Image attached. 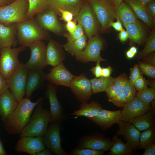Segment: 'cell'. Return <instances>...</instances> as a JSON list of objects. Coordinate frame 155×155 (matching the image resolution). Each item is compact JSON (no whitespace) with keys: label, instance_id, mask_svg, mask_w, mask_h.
I'll return each instance as SVG.
<instances>
[{"label":"cell","instance_id":"6da1fadb","mask_svg":"<svg viewBox=\"0 0 155 155\" xmlns=\"http://www.w3.org/2000/svg\"><path fill=\"white\" fill-rule=\"evenodd\" d=\"M43 99L40 97L36 102H32L30 99L25 98L19 101L16 108L4 123L6 131L10 134H20L29 121L35 107Z\"/></svg>","mask_w":155,"mask_h":155},{"label":"cell","instance_id":"7a4b0ae2","mask_svg":"<svg viewBox=\"0 0 155 155\" xmlns=\"http://www.w3.org/2000/svg\"><path fill=\"white\" fill-rule=\"evenodd\" d=\"M16 24L17 41L21 46L29 47L35 42L50 38L48 32L40 26L34 17Z\"/></svg>","mask_w":155,"mask_h":155},{"label":"cell","instance_id":"3957f363","mask_svg":"<svg viewBox=\"0 0 155 155\" xmlns=\"http://www.w3.org/2000/svg\"><path fill=\"white\" fill-rule=\"evenodd\" d=\"M42 101L35 107L29 121L20 134V138L25 136L42 137L45 133L51 122V115L50 111L43 108Z\"/></svg>","mask_w":155,"mask_h":155},{"label":"cell","instance_id":"277c9868","mask_svg":"<svg viewBox=\"0 0 155 155\" xmlns=\"http://www.w3.org/2000/svg\"><path fill=\"white\" fill-rule=\"evenodd\" d=\"M28 8V0H15L0 7V23L16 24L27 20Z\"/></svg>","mask_w":155,"mask_h":155},{"label":"cell","instance_id":"5b68a950","mask_svg":"<svg viewBox=\"0 0 155 155\" xmlns=\"http://www.w3.org/2000/svg\"><path fill=\"white\" fill-rule=\"evenodd\" d=\"M26 48L21 46L18 48L9 46L0 49V73L6 81L21 63L18 56Z\"/></svg>","mask_w":155,"mask_h":155},{"label":"cell","instance_id":"8992f818","mask_svg":"<svg viewBox=\"0 0 155 155\" xmlns=\"http://www.w3.org/2000/svg\"><path fill=\"white\" fill-rule=\"evenodd\" d=\"M77 19L89 39L97 35L99 30L98 21L88 2L86 0L82 6Z\"/></svg>","mask_w":155,"mask_h":155},{"label":"cell","instance_id":"52a82bcc","mask_svg":"<svg viewBox=\"0 0 155 155\" xmlns=\"http://www.w3.org/2000/svg\"><path fill=\"white\" fill-rule=\"evenodd\" d=\"M29 70L21 63L7 81L9 90L19 102L25 94L26 87Z\"/></svg>","mask_w":155,"mask_h":155},{"label":"cell","instance_id":"ba28073f","mask_svg":"<svg viewBox=\"0 0 155 155\" xmlns=\"http://www.w3.org/2000/svg\"><path fill=\"white\" fill-rule=\"evenodd\" d=\"M92 8L102 31L106 32L110 28V24L116 19V11L104 0H86Z\"/></svg>","mask_w":155,"mask_h":155},{"label":"cell","instance_id":"9c48e42d","mask_svg":"<svg viewBox=\"0 0 155 155\" xmlns=\"http://www.w3.org/2000/svg\"><path fill=\"white\" fill-rule=\"evenodd\" d=\"M103 47V42L100 37L98 35L94 36L89 39L86 47L75 55V59L83 63L105 61L106 60L100 55V51Z\"/></svg>","mask_w":155,"mask_h":155},{"label":"cell","instance_id":"30bf717a","mask_svg":"<svg viewBox=\"0 0 155 155\" xmlns=\"http://www.w3.org/2000/svg\"><path fill=\"white\" fill-rule=\"evenodd\" d=\"M46 47L43 40L35 42L28 47L30 51V56L28 61L24 64L28 70L42 69L46 64Z\"/></svg>","mask_w":155,"mask_h":155},{"label":"cell","instance_id":"8fae6325","mask_svg":"<svg viewBox=\"0 0 155 155\" xmlns=\"http://www.w3.org/2000/svg\"><path fill=\"white\" fill-rule=\"evenodd\" d=\"M51 122L42 137L43 142L48 149L56 154L66 155L67 153L61 146L59 123Z\"/></svg>","mask_w":155,"mask_h":155},{"label":"cell","instance_id":"7c38bea8","mask_svg":"<svg viewBox=\"0 0 155 155\" xmlns=\"http://www.w3.org/2000/svg\"><path fill=\"white\" fill-rule=\"evenodd\" d=\"M70 88L77 100L82 103L87 102L93 94L91 82L84 73L75 76Z\"/></svg>","mask_w":155,"mask_h":155},{"label":"cell","instance_id":"4fadbf2b","mask_svg":"<svg viewBox=\"0 0 155 155\" xmlns=\"http://www.w3.org/2000/svg\"><path fill=\"white\" fill-rule=\"evenodd\" d=\"M36 16L35 18L37 22L44 30L56 34L63 32V27L58 20L57 15L53 11L47 9Z\"/></svg>","mask_w":155,"mask_h":155},{"label":"cell","instance_id":"5bb4252c","mask_svg":"<svg viewBox=\"0 0 155 155\" xmlns=\"http://www.w3.org/2000/svg\"><path fill=\"white\" fill-rule=\"evenodd\" d=\"M150 110V103L144 102L134 97L121 111L122 121L125 122L146 113Z\"/></svg>","mask_w":155,"mask_h":155},{"label":"cell","instance_id":"9a60e30c","mask_svg":"<svg viewBox=\"0 0 155 155\" xmlns=\"http://www.w3.org/2000/svg\"><path fill=\"white\" fill-rule=\"evenodd\" d=\"M75 75L65 67L63 62L53 67L46 75V80L55 85H62L70 87Z\"/></svg>","mask_w":155,"mask_h":155},{"label":"cell","instance_id":"2e32d148","mask_svg":"<svg viewBox=\"0 0 155 155\" xmlns=\"http://www.w3.org/2000/svg\"><path fill=\"white\" fill-rule=\"evenodd\" d=\"M44 148L42 137L25 136L20 138L16 145L15 150L18 153L36 155Z\"/></svg>","mask_w":155,"mask_h":155},{"label":"cell","instance_id":"e0dca14e","mask_svg":"<svg viewBox=\"0 0 155 155\" xmlns=\"http://www.w3.org/2000/svg\"><path fill=\"white\" fill-rule=\"evenodd\" d=\"M89 119L104 130L111 128L113 124H118L122 121L121 110L112 111L103 109L96 116Z\"/></svg>","mask_w":155,"mask_h":155},{"label":"cell","instance_id":"ac0fdd59","mask_svg":"<svg viewBox=\"0 0 155 155\" xmlns=\"http://www.w3.org/2000/svg\"><path fill=\"white\" fill-rule=\"evenodd\" d=\"M57 88L50 83L46 85V95L50 104L51 122L59 123L63 119L62 106L57 97Z\"/></svg>","mask_w":155,"mask_h":155},{"label":"cell","instance_id":"d6986e66","mask_svg":"<svg viewBox=\"0 0 155 155\" xmlns=\"http://www.w3.org/2000/svg\"><path fill=\"white\" fill-rule=\"evenodd\" d=\"M113 142V140L102 136L90 135L82 138L80 141L78 148H89L105 151L109 150Z\"/></svg>","mask_w":155,"mask_h":155},{"label":"cell","instance_id":"ffe728a7","mask_svg":"<svg viewBox=\"0 0 155 155\" xmlns=\"http://www.w3.org/2000/svg\"><path fill=\"white\" fill-rule=\"evenodd\" d=\"M86 0H47L48 8L57 16L58 10L61 9L69 11L76 18L80 9Z\"/></svg>","mask_w":155,"mask_h":155},{"label":"cell","instance_id":"44dd1931","mask_svg":"<svg viewBox=\"0 0 155 155\" xmlns=\"http://www.w3.org/2000/svg\"><path fill=\"white\" fill-rule=\"evenodd\" d=\"M46 74L42 69L29 70L26 82L25 98L30 99L33 93L44 84Z\"/></svg>","mask_w":155,"mask_h":155},{"label":"cell","instance_id":"7402d4cb","mask_svg":"<svg viewBox=\"0 0 155 155\" xmlns=\"http://www.w3.org/2000/svg\"><path fill=\"white\" fill-rule=\"evenodd\" d=\"M118 125L119 130L117 132V135H121L126 140L127 143L133 149L137 148L139 144L140 132L133 124L128 122L122 121Z\"/></svg>","mask_w":155,"mask_h":155},{"label":"cell","instance_id":"603a6c76","mask_svg":"<svg viewBox=\"0 0 155 155\" xmlns=\"http://www.w3.org/2000/svg\"><path fill=\"white\" fill-rule=\"evenodd\" d=\"M18 102L8 89L0 95V117L4 123L17 106Z\"/></svg>","mask_w":155,"mask_h":155},{"label":"cell","instance_id":"cb8c5ba5","mask_svg":"<svg viewBox=\"0 0 155 155\" xmlns=\"http://www.w3.org/2000/svg\"><path fill=\"white\" fill-rule=\"evenodd\" d=\"M46 64L53 67L65 60V56L61 46L50 38L46 47Z\"/></svg>","mask_w":155,"mask_h":155},{"label":"cell","instance_id":"d4e9b609","mask_svg":"<svg viewBox=\"0 0 155 155\" xmlns=\"http://www.w3.org/2000/svg\"><path fill=\"white\" fill-rule=\"evenodd\" d=\"M16 34V23H0V49L6 47L15 46L18 42L15 38Z\"/></svg>","mask_w":155,"mask_h":155},{"label":"cell","instance_id":"484cf974","mask_svg":"<svg viewBox=\"0 0 155 155\" xmlns=\"http://www.w3.org/2000/svg\"><path fill=\"white\" fill-rule=\"evenodd\" d=\"M123 26L128 33L129 38L133 41L141 44L146 40V31L139 21Z\"/></svg>","mask_w":155,"mask_h":155},{"label":"cell","instance_id":"4316f807","mask_svg":"<svg viewBox=\"0 0 155 155\" xmlns=\"http://www.w3.org/2000/svg\"><path fill=\"white\" fill-rule=\"evenodd\" d=\"M131 8L136 16L144 22L148 27H154L155 20L147 12L144 7L134 0H123Z\"/></svg>","mask_w":155,"mask_h":155},{"label":"cell","instance_id":"83f0119b","mask_svg":"<svg viewBox=\"0 0 155 155\" xmlns=\"http://www.w3.org/2000/svg\"><path fill=\"white\" fill-rule=\"evenodd\" d=\"M155 113L150 110L143 115L129 120L128 122L133 124L140 131L154 127Z\"/></svg>","mask_w":155,"mask_h":155},{"label":"cell","instance_id":"f1b7e54d","mask_svg":"<svg viewBox=\"0 0 155 155\" xmlns=\"http://www.w3.org/2000/svg\"><path fill=\"white\" fill-rule=\"evenodd\" d=\"M116 19H118L123 25L137 22V17L130 7L123 2L116 12Z\"/></svg>","mask_w":155,"mask_h":155},{"label":"cell","instance_id":"f546056e","mask_svg":"<svg viewBox=\"0 0 155 155\" xmlns=\"http://www.w3.org/2000/svg\"><path fill=\"white\" fill-rule=\"evenodd\" d=\"M102 109L100 104L97 102L92 101L89 103H82L80 108L75 111L72 115L91 118L96 116Z\"/></svg>","mask_w":155,"mask_h":155},{"label":"cell","instance_id":"4dcf8cb0","mask_svg":"<svg viewBox=\"0 0 155 155\" xmlns=\"http://www.w3.org/2000/svg\"><path fill=\"white\" fill-rule=\"evenodd\" d=\"M113 140L114 142L109 149L108 155H130L133 154V149L127 143L123 142L120 139L115 136Z\"/></svg>","mask_w":155,"mask_h":155},{"label":"cell","instance_id":"1f68e13d","mask_svg":"<svg viewBox=\"0 0 155 155\" xmlns=\"http://www.w3.org/2000/svg\"><path fill=\"white\" fill-rule=\"evenodd\" d=\"M114 79L115 78L110 76L108 77L101 76L90 79L93 94L106 92L109 86L114 82Z\"/></svg>","mask_w":155,"mask_h":155},{"label":"cell","instance_id":"d6a6232c","mask_svg":"<svg viewBox=\"0 0 155 155\" xmlns=\"http://www.w3.org/2000/svg\"><path fill=\"white\" fill-rule=\"evenodd\" d=\"M87 43L86 37L84 34L80 38L71 42H67L62 46L71 55L75 56L85 48Z\"/></svg>","mask_w":155,"mask_h":155},{"label":"cell","instance_id":"836d02e7","mask_svg":"<svg viewBox=\"0 0 155 155\" xmlns=\"http://www.w3.org/2000/svg\"><path fill=\"white\" fill-rule=\"evenodd\" d=\"M29 8L27 15L28 20L32 19L38 13L48 8L47 0H28Z\"/></svg>","mask_w":155,"mask_h":155},{"label":"cell","instance_id":"e575fe53","mask_svg":"<svg viewBox=\"0 0 155 155\" xmlns=\"http://www.w3.org/2000/svg\"><path fill=\"white\" fill-rule=\"evenodd\" d=\"M155 142V128H150L140 134L139 144L137 147L139 149H144L147 146L154 143Z\"/></svg>","mask_w":155,"mask_h":155},{"label":"cell","instance_id":"d590c367","mask_svg":"<svg viewBox=\"0 0 155 155\" xmlns=\"http://www.w3.org/2000/svg\"><path fill=\"white\" fill-rule=\"evenodd\" d=\"M155 50V32L153 30L146 39L145 47L139 54L137 57L139 58H144Z\"/></svg>","mask_w":155,"mask_h":155},{"label":"cell","instance_id":"8d00e7d4","mask_svg":"<svg viewBox=\"0 0 155 155\" xmlns=\"http://www.w3.org/2000/svg\"><path fill=\"white\" fill-rule=\"evenodd\" d=\"M136 97L142 101L150 103L155 98V89L153 88H147L138 91Z\"/></svg>","mask_w":155,"mask_h":155},{"label":"cell","instance_id":"74e56055","mask_svg":"<svg viewBox=\"0 0 155 155\" xmlns=\"http://www.w3.org/2000/svg\"><path fill=\"white\" fill-rule=\"evenodd\" d=\"M104 152L89 148H77L73 150L71 154L73 155H102L104 154Z\"/></svg>","mask_w":155,"mask_h":155},{"label":"cell","instance_id":"f35d334b","mask_svg":"<svg viewBox=\"0 0 155 155\" xmlns=\"http://www.w3.org/2000/svg\"><path fill=\"white\" fill-rule=\"evenodd\" d=\"M108 101L120 107H123L128 102L123 91H120L116 95L108 99Z\"/></svg>","mask_w":155,"mask_h":155},{"label":"cell","instance_id":"ab89813d","mask_svg":"<svg viewBox=\"0 0 155 155\" xmlns=\"http://www.w3.org/2000/svg\"><path fill=\"white\" fill-rule=\"evenodd\" d=\"M139 67L142 71L146 75L152 78H155V67L153 65L141 62Z\"/></svg>","mask_w":155,"mask_h":155},{"label":"cell","instance_id":"60d3db41","mask_svg":"<svg viewBox=\"0 0 155 155\" xmlns=\"http://www.w3.org/2000/svg\"><path fill=\"white\" fill-rule=\"evenodd\" d=\"M83 29L78 22L76 29L72 34H66L64 36L67 38L68 42H71L81 37L84 34Z\"/></svg>","mask_w":155,"mask_h":155},{"label":"cell","instance_id":"b9f144b4","mask_svg":"<svg viewBox=\"0 0 155 155\" xmlns=\"http://www.w3.org/2000/svg\"><path fill=\"white\" fill-rule=\"evenodd\" d=\"M127 102L130 101L134 97L136 94L135 89L129 80L123 91Z\"/></svg>","mask_w":155,"mask_h":155},{"label":"cell","instance_id":"7bdbcfd3","mask_svg":"<svg viewBox=\"0 0 155 155\" xmlns=\"http://www.w3.org/2000/svg\"><path fill=\"white\" fill-rule=\"evenodd\" d=\"M129 80L125 73L115 78L114 83L120 91H123Z\"/></svg>","mask_w":155,"mask_h":155},{"label":"cell","instance_id":"ee69618b","mask_svg":"<svg viewBox=\"0 0 155 155\" xmlns=\"http://www.w3.org/2000/svg\"><path fill=\"white\" fill-rule=\"evenodd\" d=\"M130 75L129 81L133 85L135 81L142 75L139 66L136 64L130 69Z\"/></svg>","mask_w":155,"mask_h":155},{"label":"cell","instance_id":"f6af8a7d","mask_svg":"<svg viewBox=\"0 0 155 155\" xmlns=\"http://www.w3.org/2000/svg\"><path fill=\"white\" fill-rule=\"evenodd\" d=\"M148 83L142 76L141 75L134 82L133 86L138 91L148 88Z\"/></svg>","mask_w":155,"mask_h":155},{"label":"cell","instance_id":"bcb514c9","mask_svg":"<svg viewBox=\"0 0 155 155\" xmlns=\"http://www.w3.org/2000/svg\"><path fill=\"white\" fill-rule=\"evenodd\" d=\"M120 91L114 82L109 86L105 92L109 99L116 95Z\"/></svg>","mask_w":155,"mask_h":155},{"label":"cell","instance_id":"7dc6e473","mask_svg":"<svg viewBox=\"0 0 155 155\" xmlns=\"http://www.w3.org/2000/svg\"><path fill=\"white\" fill-rule=\"evenodd\" d=\"M61 15L63 19L65 22H68L72 21L74 17L73 14L71 12L61 9L58 10V15Z\"/></svg>","mask_w":155,"mask_h":155},{"label":"cell","instance_id":"c3c4849f","mask_svg":"<svg viewBox=\"0 0 155 155\" xmlns=\"http://www.w3.org/2000/svg\"><path fill=\"white\" fill-rule=\"evenodd\" d=\"M149 15L155 20V1L153 0L147 3L144 7Z\"/></svg>","mask_w":155,"mask_h":155},{"label":"cell","instance_id":"681fc988","mask_svg":"<svg viewBox=\"0 0 155 155\" xmlns=\"http://www.w3.org/2000/svg\"><path fill=\"white\" fill-rule=\"evenodd\" d=\"M100 61L96 62V66L90 69L93 74L95 75L96 78H98L101 77V72L102 68L100 65Z\"/></svg>","mask_w":155,"mask_h":155},{"label":"cell","instance_id":"f907efd6","mask_svg":"<svg viewBox=\"0 0 155 155\" xmlns=\"http://www.w3.org/2000/svg\"><path fill=\"white\" fill-rule=\"evenodd\" d=\"M8 89L7 81L0 73V95Z\"/></svg>","mask_w":155,"mask_h":155},{"label":"cell","instance_id":"816d5d0a","mask_svg":"<svg viewBox=\"0 0 155 155\" xmlns=\"http://www.w3.org/2000/svg\"><path fill=\"white\" fill-rule=\"evenodd\" d=\"M65 27L69 34H72L76 29L77 25L76 24V22L71 21L67 22Z\"/></svg>","mask_w":155,"mask_h":155},{"label":"cell","instance_id":"f5cc1de1","mask_svg":"<svg viewBox=\"0 0 155 155\" xmlns=\"http://www.w3.org/2000/svg\"><path fill=\"white\" fill-rule=\"evenodd\" d=\"M116 12L117 8L123 0H104Z\"/></svg>","mask_w":155,"mask_h":155},{"label":"cell","instance_id":"db71d44e","mask_svg":"<svg viewBox=\"0 0 155 155\" xmlns=\"http://www.w3.org/2000/svg\"><path fill=\"white\" fill-rule=\"evenodd\" d=\"M143 155H155V144H152L146 147Z\"/></svg>","mask_w":155,"mask_h":155},{"label":"cell","instance_id":"11a10c76","mask_svg":"<svg viewBox=\"0 0 155 155\" xmlns=\"http://www.w3.org/2000/svg\"><path fill=\"white\" fill-rule=\"evenodd\" d=\"M116 19L117 20L116 22H112L110 23V26L113 27L116 31H120L123 29L122 24L118 19Z\"/></svg>","mask_w":155,"mask_h":155},{"label":"cell","instance_id":"9f6ffc18","mask_svg":"<svg viewBox=\"0 0 155 155\" xmlns=\"http://www.w3.org/2000/svg\"><path fill=\"white\" fill-rule=\"evenodd\" d=\"M113 71L112 67L109 66L106 67L102 68L101 72V76L104 77H108L110 75Z\"/></svg>","mask_w":155,"mask_h":155},{"label":"cell","instance_id":"6f0895ef","mask_svg":"<svg viewBox=\"0 0 155 155\" xmlns=\"http://www.w3.org/2000/svg\"><path fill=\"white\" fill-rule=\"evenodd\" d=\"M129 38L128 32L123 29L120 31L119 34V38L121 42H124Z\"/></svg>","mask_w":155,"mask_h":155},{"label":"cell","instance_id":"680465c9","mask_svg":"<svg viewBox=\"0 0 155 155\" xmlns=\"http://www.w3.org/2000/svg\"><path fill=\"white\" fill-rule=\"evenodd\" d=\"M51 152L49 150L44 148L38 152L36 155H51Z\"/></svg>","mask_w":155,"mask_h":155},{"label":"cell","instance_id":"91938a15","mask_svg":"<svg viewBox=\"0 0 155 155\" xmlns=\"http://www.w3.org/2000/svg\"><path fill=\"white\" fill-rule=\"evenodd\" d=\"M7 153L4 148L2 142L0 137V155H6Z\"/></svg>","mask_w":155,"mask_h":155},{"label":"cell","instance_id":"94428289","mask_svg":"<svg viewBox=\"0 0 155 155\" xmlns=\"http://www.w3.org/2000/svg\"><path fill=\"white\" fill-rule=\"evenodd\" d=\"M143 6L144 7L149 2L153 0H134Z\"/></svg>","mask_w":155,"mask_h":155},{"label":"cell","instance_id":"6125c7cd","mask_svg":"<svg viewBox=\"0 0 155 155\" xmlns=\"http://www.w3.org/2000/svg\"><path fill=\"white\" fill-rule=\"evenodd\" d=\"M126 54L127 57L129 59L133 58L135 55L129 50L126 52Z\"/></svg>","mask_w":155,"mask_h":155},{"label":"cell","instance_id":"be15d7a7","mask_svg":"<svg viewBox=\"0 0 155 155\" xmlns=\"http://www.w3.org/2000/svg\"><path fill=\"white\" fill-rule=\"evenodd\" d=\"M10 3L9 0H0V7Z\"/></svg>","mask_w":155,"mask_h":155},{"label":"cell","instance_id":"e7e4bbea","mask_svg":"<svg viewBox=\"0 0 155 155\" xmlns=\"http://www.w3.org/2000/svg\"><path fill=\"white\" fill-rule=\"evenodd\" d=\"M129 50L135 55L136 54L137 51V49L134 46H131Z\"/></svg>","mask_w":155,"mask_h":155},{"label":"cell","instance_id":"03108f58","mask_svg":"<svg viewBox=\"0 0 155 155\" xmlns=\"http://www.w3.org/2000/svg\"><path fill=\"white\" fill-rule=\"evenodd\" d=\"M14 0H9L10 3L12 2V1H13Z\"/></svg>","mask_w":155,"mask_h":155},{"label":"cell","instance_id":"003e7915","mask_svg":"<svg viewBox=\"0 0 155 155\" xmlns=\"http://www.w3.org/2000/svg\"><path fill=\"white\" fill-rule=\"evenodd\" d=\"M0 51H1V49H0Z\"/></svg>","mask_w":155,"mask_h":155}]
</instances>
